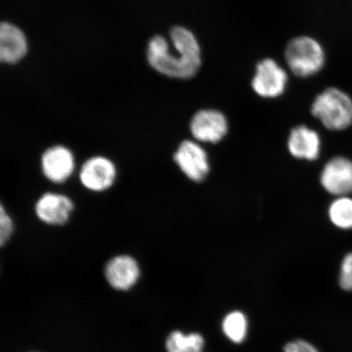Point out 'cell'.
Masks as SVG:
<instances>
[{
	"mask_svg": "<svg viewBox=\"0 0 352 352\" xmlns=\"http://www.w3.org/2000/svg\"><path fill=\"white\" fill-rule=\"evenodd\" d=\"M117 175L116 167L109 158L96 156L87 160L81 167L79 179L91 191L102 192L113 186Z\"/></svg>",
	"mask_w": 352,
	"mask_h": 352,
	"instance_id": "7",
	"label": "cell"
},
{
	"mask_svg": "<svg viewBox=\"0 0 352 352\" xmlns=\"http://www.w3.org/2000/svg\"><path fill=\"white\" fill-rule=\"evenodd\" d=\"M285 60L296 76L308 78L323 69L327 56L322 45L316 39L302 35L292 38L286 45Z\"/></svg>",
	"mask_w": 352,
	"mask_h": 352,
	"instance_id": "3",
	"label": "cell"
},
{
	"mask_svg": "<svg viewBox=\"0 0 352 352\" xmlns=\"http://www.w3.org/2000/svg\"><path fill=\"white\" fill-rule=\"evenodd\" d=\"M204 338L200 333L184 334L175 331L170 334L166 342L168 352H202L204 349Z\"/></svg>",
	"mask_w": 352,
	"mask_h": 352,
	"instance_id": "14",
	"label": "cell"
},
{
	"mask_svg": "<svg viewBox=\"0 0 352 352\" xmlns=\"http://www.w3.org/2000/svg\"><path fill=\"white\" fill-rule=\"evenodd\" d=\"M288 79L286 70L275 60L265 58L256 65L252 87L261 98H276L284 94Z\"/></svg>",
	"mask_w": 352,
	"mask_h": 352,
	"instance_id": "4",
	"label": "cell"
},
{
	"mask_svg": "<svg viewBox=\"0 0 352 352\" xmlns=\"http://www.w3.org/2000/svg\"><path fill=\"white\" fill-rule=\"evenodd\" d=\"M340 284L346 292H352V252L347 254L341 264Z\"/></svg>",
	"mask_w": 352,
	"mask_h": 352,
	"instance_id": "17",
	"label": "cell"
},
{
	"mask_svg": "<svg viewBox=\"0 0 352 352\" xmlns=\"http://www.w3.org/2000/svg\"><path fill=\"white\" fill-rule=\"evenodd\" d=\"M170 38L177 54H173L166 39L156 35L147 48V60L157 72L167 77L188 79L195 77L201 66V50L195 34L183 26H174Z\"/></svg>",
	"mask_w": 352,
	"mask_h": 352,
	"instance_id": "1",
	"label": "cell"
},
{
	"mask_svg": "<svg viewBox=\"0 0 352 352\" xmlns=\"http://www.w3.org/2000/svg\"><path fill=\"white\" fill-rule=\"evenodd\" d=\"M105 276L114 289H129L139 278L138 263L129 255L114 257L105 267Z\"/></svg>",
	"mask_w": 352,
	"mask_h": 352,
	"instance_id": "13",
	"label": "cell"
},
{
	"mask_svg": "<svg viewBox=\"0 0 352 352\" xmlns=\"http://www.w3.org/2000/svg\"><path fill=\"white\" fill-rule=\"evenodd\" d=\"M74 157L69 148L56 145L47 148L41 158L43 175L50 182L60 184L67 180L74 170Z\"/></svg>",
	"mask_w": 352,
	"mask_h": 352,
	"instance_id": "9",
	"label": "cell"
},
{
	"mask_svg": "<svg viewBox=\"0 0 352 352\" xmlns=\"http://www.w3.org/2000/svg\"><path fill=\"white\" fill-rule=\"evenodd\" d=\"M224 334L235 343L244 341L248 333V320L241 311H232L223 321Z\"/></svg>",
	"mask_w": 352,
	"mask_h": 352,
	"instance_id": "16",
	"label": "cell"
},
{
	"mask_svg": "<svg viewBox=\"0 0 352 352\" xmlns=\"http://www.w3.org/2000/svg\"><path fill=\"white\" fill-rule=\"evenodd\" d=\"M320 183L330 195H349L352 192V162L343 157L332 158L321 171Z\"/></svg>",
	"mask_w": 352,
	"mask_h": 352,
	"instance_id": "8",
	"label": "cell"
},
{
	"mask_svg": "<svg viewBox=\"0 0 352 352\" xmlns=\"http://www.w3.org/2000/svg\"><path fill=\"white\" fill-rule=\"evenodd\" d=\"M284 352H319L314 346L305 340H296L287 343L284 347Z\"/></svg>",
	"mask_w": 352,
	"mask_h": 352,
	"instance_id": "19",
	"label": "cell"
},
{
	"mask_svg": "<svg viewBox=\"0 0 352 352\" xmlns=\"http://www.w3.org/2000/svg\"><path fill=\"white\" fill-rule=\"evenodd\" d=\"M174 160L179 168L189 179L201 182L210 171L208 153L199 144L192 140H184L179 145Z\"/></svg>",
	"mask_w": 352,
	"mask_h": 352,
	"instance_id": "5",
	"label": "cell"
},
{
	"mask_svg": "<svg viewBox=\"0 0 352 352\" xmlns=\"http://www.w3.org/2000/svg\"><path fill=\"white\" fill-rule=\"evenodd\" d=\"M14 226L10 215L8 214L3 206L0 208V244L3 246L10 240Z\"/></svg>",
	"mask_w": 352,
	"mask_h": 352,
	"instance_id": "18",
	"label": "cell"
},
{
	"mask_svg": "<svg viewBox=\"0 0 352 352\" xmlns=\"http://www.w3.org/2000/svg\"><path fill=\"white\" fill-rule=\"evenodd\" d=\"M28 44L23 32L10 22L0 25V60L14 65L28 54Z\"/></svg>",
	"mask_w": 352,
	"mask_h": 352,
	"instance_id": "11",
	"label": "cell"
},
{
	"mask_svg": "<svg viewBox=\"0 0 352 352\" xmlns=\"http://www.w3.org/2000/svg\"><path fill=\"white\" fill-rule=\"evenodd\" d=\"M329 217L331 222L341 230L352 228V199L342 196L334 200L329 208Z\"/></svg>",
	"mask_w": 352,
	"mask_h": 352,
	"instance_id": "15",
	"label": "cell"
},
{
	"mask_svg": "<svg viewBox=\"0 0 352 352\" xmlns=\"http://www.w3.org/2000/svg\"><path fill=\"white\" fill-rule=\"evenodd\" d=\"M74 210V204L67 196L47 192L35 204V214L42 222L50 226H63Z\"/></svg>",
	"mask_w": 352,
	"mask_h": 352,
	"instance_id": "10",
	"label": "cell"
},
{
	"mask_svg": "<svg viewBox=\"0 0 352 352\" xmlns=\"http://www.w3.org/2000/svg\"><path fill=\"white\" fill-rule=\"evenodd\" d=\"M190 131L198 142L218 143L228 133L227 118L217 109H201L192 117Z\"/></svg>",
	"mask_w": 352,
	"mask_h": 352,
	"instance_id": "6",
	"label": "cell"
},
{
	"mask_svg": "<svg viewBox=\"0 0 352 352\" xmlns=\"http://www.w3.org/2000/svg\"><path fill=\"white\" fill-rule=\"evenodd\" d=\"M289 152L298 160L314 161L320 153V138L318 132L306 126H298L290 131Z\"/></svg>",
	"mask_w": 352,
	"mask_h": 352,
	"instance_id": "12",
	"label": "cell"
},
{
	"mask_svg": "<svg viewBox=\"0 0 352 352\" xmlns=\"http://www.w3.org/2000/svg\"><path fill=\"white\" fill-rule=\"evenodd\" d=\"M311 112L329 130H344L352 124V99L338 88L329 87L316 96Z\"/></svg>",
	"mask_w": 352,
	"mask_h": 352,
	"instance_id": "2",
	"label": "cell"
}]
</instances>
